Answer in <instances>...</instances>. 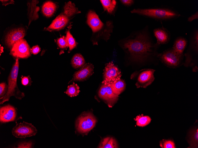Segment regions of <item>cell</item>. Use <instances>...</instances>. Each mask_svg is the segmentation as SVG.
Wrapping results in <instances>:
<instances>
[{
  "label": "cell",
  "mask_w": 198,
  "mask_h": 148,
  "mask_svg": "<svg viewBox=\"0 0 198 148\" xmlns=\"http://www.w3.org/2000/svg\"><path fill=\"white\" fill-rule=\"evenodd\" d=\"M29 78L27 77H23L22 78L21 82L22 84L24 86L30 85V82Z\"/></svg>",
  "instance_id": "obj_35"
},
{
  "label": "cell",
  "mask_w": 198,
  "mask_h": 148,
  "mask_svg": "<svg viewBox=\"0 0 198 148\" xmlns=\"http://www.w3.org/2000/svg\"><path fill=\"white\" fill-rule=\"evenodd\" d=\"M103 80L102 83L111 84L120 78L122 74L118 68L112 62L105 64L103 69Z\"/></svg>",
  "instance_id": "obj_10"
},
{
  "label": "cell",
  "mask_w": 198,
  "mask_h": 148,
  "mask_svg": "<svg viewBox=\"0 0 198 148\" xmlns=\"http://www.w3.org/2000/svg\"><path fill=\"white\" fill-rule=\"evenodd\" d=\"M160 146L162 148H175V144L171 140L163 139L160 142Z\"/></svg>",
  "instance_id": "obj_30"
},
{
  "label": "cell",
  "mask_w": 198,
  "mask_h": 148,
  "mask_svg": "<svg viewBox=\"0 0 198 148\" xmlns=\"http://www.w3.org/2000/svg\"><path fill=\"white\" fill-rule=\"evenodd\" d=\"M97 120L91 112L84 113L77 119L76 127L79 133L87 135L95 126Z\"/></svg>",
  "instance_id": "obj_7"
},
{
  "label": "cell",
  "mask_w": 198,
  "mask_h": 148,
  "mask_svg": "<svg viewBox=\"0 0 198 148\" xmlns=\"http://www.w3.org/2000/svg\"><path fill=\"white\" fill-rule=\"evenodd\" d=\"M157 58L166 66L171 68L178 67L183 63V57L178 55L172 48L158 53Z\"/></svg>",
  "instance_id": "obj_8"
},
{
  "label": "cell",
  "mask_w": 198,
  "mask_h": 148,
  "mask_svg": "<svg viewBox=\"0 0 198 148\" xmlns=\"http://www.w3.org/2000/svg\"><path fill=\"white\" fill-rule=\"evenodd\" d=\"M10 54L16 58H27L31 55L30 48L26 40L22 38L13 45Z\"/></svg>",
  "instance_id": "obj_11"
},
{
  "label": "cell",
  "mask_w": 198,
  "mask_h": 148,
  "mask_svg": "<svg viewBox=\"0 0 198 148\" xmlns=\"http://www.w3.org/2000/svg\"><path fill=\"white\" fill-rule=\"evenodd\" d=\"M0 1L2 3V5L5 6H6L7 5L9 4H14V1L12 0H1Z\"/></svg>",
  "instance_id": "obj_38"
},
{
  "label": "cell",
  "mask_w": 198,
  "mask_h": 148,
  "mask_svg": "<svg viewBox=\"0 0 198 148\" xmlns=\"http://www.w3.org/2000/svg\"><path fill=\"white\" fill-rule=\"evenodd\" d=\"M37 130L31 123L23 121L17 123L13 128L12 133L17 138H25L35 135Z\"/></svg>",
  "instance_id": "obj_9"
},
{
  "label": "cell",
  "mask_w": 198,
  "mask_h": 148,
  "mask_svg": "<svg viewBox=\"0 0 198 148\" xmlns=\"http://www.w3.org/2000/svg\"><path fill=\"white\" fill-rule=\"evenodd\" d=\"M189 146L188 148H198V129L197 127L190 130L187 139Z\"/></svg>",
  "instance_id": "obj_22"
},
{
  "label": "cell",
  "mask_w": 198,
  "mask_h": 148,
  "mask_svg": "<svg viewBox=\"0 0 198 148\" xmlns=\"http://www.w3.org/2000/svg\"><path fill=\"white\" fill-rule=\"evenodd\" d=\"M198 53V29H195L190 35L189 44L185 54V60L183 64L185 66L194 65Z\"/></svg>",
  "instance_id": "obj_5"
},
{
  "label": "cell",
  "mask_w": 198,
  "mask_h": 148,
  "mask_svg": "<svg viewBox=\"0 0 198 148\" xmlns=\"http://www.w3.org/2000/svg\"><path fill=\"white\" fill-rule=\"evenodd\" d=\"M153 33L157 39L156 43L159 45L165 44L169 42L171 38L170 31L166 28L160 27L153 30Z\"/></svg>",
  "instance_id": "obj_17"
},
{
  "label": "cell",
  "mask_w": 198,
  "mask_h": 148,
  "mask_svg": "<svg viewBox=\"0 0 198 148\" xmlns=\"http://www.w3.org/2000/svg\"><path fill=\"white\" fill-rule=\"evenodd\" d=\"M100 1L105 11L110 14L113 13L116 5V2L115 0H102Z\"/></svg>",
  "instance_id": "obj_26"
},
{
  "label": "cell",
  "mask_w": 198,
  "mask_h": 148,
  "mask_svg": "<svg viewBox=\"0 0 198 148\" xmlns=\"http://www.w3.org/2000/svg\"><path fill=\"white\" fill-rule=\"evenodd\" d=\"M79 11L75 7L70 6H65L63 12L60 14L45 30L52 32L62 29L68 24L71 19Z\"/></svg>",
  "instance_id": "obj_4"
},
{
  "label": "cell",
  "mask_w": 198,
  "mask_h": 148,
  "mask_svg": "<svg viewBox=\"0 0 198 148\" xmlns=\"http://www.w3.org/2000/svg\"><path fill=\"white\" fill-rule=\"evenodd\" d=\"M120 1L124 5L128 6L132 5L134 3V1L132 0H121Z\"/></svg>",
  "instance_id": "obj_37"
},
{
  "label": "cell",
  "mask_w": 198,
  "mask_h": 148,
  "mask_svg": "<svg viewBox=\"0 0 198 148\" xmlns=\"http://www.w3.org/2000/svg\"><path fill=\"white\" fill-rule=\"evenodd\" d=\"M134 120L136 121V125L140 127H144L148 124L151 122V119L149 116H143V114L136 116Z\"/></svg>",
  "instance_id": "obj_27"
},
{
  "label": "cell",
  "mask_w": 198,
  "mask_h": 148,
  "mask_svg": "<svg viewBox=\"0 0 198 148\" xmlns=\"http://www.w3.org/2000/svg\"><path fill=\"white\" fill-rule=\"evenodd\" d=\"M85 64V60L82 55L80 53L75 54L71 61L72 66L75 69L82 67Z\"/></svg>",
  "instance_id": "obj_25"
},
{
  "label": "cell",
  "mask_w": 198,
  "mask_h": 148,
  "mask_svg": "<svg viewBox=\"0 0 198 148\" xmlns=\"http://www.w3.org/2000/svg\"><path fill=\"white\" fill-rule=\"evenodd\" d=\"M15 108L10 105H5L0 108V121L1 123L14 121L16 117Z\"/></svg>",
  "instance_id": "obj_16"
},
{
  "label": "cell",
  "mask_w": 198,
  "mask_h": 148,
  "mask_svg": "<svg viewBox=\"0 0 198 148\" xmlns=\"http://www.w3.org/2000/svg\"><path fill=\"white\" fill-rule=\"evenodd\" d=\"M154 69H146L136 71L130 76L131 79L135 80V85L137 88H146L154 81L155 78Z\"/></svg>",
  "instance_id": "obj_6"
},
{
  "label": "cell",
  "mask_w": 198,
  "mask_h": 148,
  "mask_svg": "<svg viewBox=\"0 0 198 148\" xmlns=\"http://www.w3.org/2000/svg\"><path fill=\"white\" fill-rule=\"evenodd\" d=\"M57 8L56 4L51 1L45 2L43 4L41 11L45 17H49L52 16Z\"/></svg>",
  "instance_id": "obj_21"
},
{
  "label": "cell",
  "mask_w": 198,
  "mask_h": 148,
  "mask_svg": "<svg viewBox=\"0 0 198 148\" xmlns=\"http://www.w3.org/2000/svg\"><path fill=\"white\" fill-rule=\"evenodd\" d=\"M8 86L5 83L0 84V97L2 98L6 94L8 89Z\"/></svg>",
  "instance_id": "obj_33"
},
{
  "label": "cell",
  "mask_w": 198,
  "mask_h": 148,
  "mask_svg": "<svg viewBox=\"0 0 198 148\" xmlns=\"http://www.w3.org/2000/svg\"><path fill=\"white\" fill-rule=\"evenodd\" d=\"M19 66L18 58H16L8 78L7 91L4 97L0 98L1 100L0 104L8 101L11 96H13L16 98L21 100L25 96L24 93L21 92L19 90L17 84Z\"/></svg>",
  "instance_id": "obj_3"
},
{
  "label": "cell",
  "mask_w": 198,
  "mask_h": 148,
  "mask_svg": "<svg viewBox=\"0 0 198 148\" xmlns=\"http://www.w3.org/2000/svg\"><path fill=\"white\" fill-rule=\"evenodd\" d=\"M110 84L113 92L117 95L124 90L126 85L124 81L120 78Z\"/></svg>",
  "instance_id": "obj_24"
},
{
  "label": "cell",
  "mask_w": 198,
  "mask_h": 148,
  "mask_svg": "<svg viewBox=\"0 0 198 148\" xmlns=\"http://www.w3.org/2000/svg\"><path fill=\"white\" fill-rule=\"evenodd\" d=\"M94 67L90 63L85 64L78 71L75 72L69 82L74 81H83L88 79L94 73Z\"/></svg>",
  "instance_id": "obj_15"
},
{
  "label": "cell",
  "mask_w": 198,
  "mask_h": 148,
  "mask_svg": "<svg viewBox=\"0 0 198 148\" xmlns=\"http://www.w3.org/2000/svg\"><path fill=\"white\" fill-rule=\"evenodd\" d=\"M98 148H118V145L115 139L112 137L108 136L101 140Z\"/></svg>",
  "instance_id": "obj_23"
},
{
  "label": "cell",
  "mask_w": 198,
  "mask_h": 148,
  "mask_svg": "<svg viewBox=\"0 0 198 148\" xmlns=\"http://www.w3.org/2000/svg\"><path fill=\"white\" fill-rule=\"evenodd\" d=\"M25 29L21 27L10 30L5 37V42L7 46L11 48L14 44L19 40L23 38L25 35Z\"/></svg>",
  "instance_id": "obj_14"
},
{
  "label": "cell",
  "mask_w": 198,
  "mask_h": 148,
  "mask_svg": "<svg viewBox=\"0 0 198 148\" xmlns=\"http://www.w3.org/2000/svg\"><path fill=\"white\" fill-rule=\"evenodd\" d=\"M187 43L186 38L182 36L178 37L175 39L172 48L178 55L183 57V52L186 47Z\"/></svg>",
  "instance_id": "obj_20"
},
{
  "label": "cell",
  "mask_w": 198,
  "mask_h": 148,
  "mask_svg": "<svg viewBox=\"0 0 198 148\" xmlns=\"http://www.w3.org/2000/svg\"><path fill=\"white\" fill-rule=\"evenodd\" d=\"M87 23L91 28L93 32L99 30L103 25L98 15L92 10H90L87 14Z\"/></svg>",
  "instance_id": "obj_18"
},
{
  "label": "cell",
  "mask_w": 198,
  "mask_h": 148,
  "mask_svg": "<svg viewBox=\"0 0 198 148\" xmlns=\"http://www.w3.org/2000/svg\"><path fill=\"white\" fill-rule=\"evenodd\" d=\"M56 42L59 47L61 49H66L68 47L66 37L64 36L58 38Z\"/></svg>",
  "instance_id": "obj_31"
},
{
  "label": "cell",
  "mask_w": 198,
  "mask_h": 148,
  "mask_svg": "<svg viewBox=\"0 0 198 148\" xmlns=\"http://www.w3.org/2000/svg\"><path fill=\"white\" fill-rule=\"evenodd\" d=\"M41 51V49L38 45L34 46L30 48L31 53L34 55H36L39 53Z\"/></svg>",
  "instance_id": "obj_34"
},
{
  "label": "cell",
  "mask_w": 198,
  "mask_h": 148,
  "mask_svg": "<svg viewBox=\"0 0 198 148\" xmlns=\"http://www.w3.org/2000/svg\"><path fill=\"white\" fill-rule=\"evenodd\" d=\"M66 37L68 43V46L69 48L68 52L69 53L72 50L76 47L77 43L74 39L70 33L69 30H68L66 32Z\"/></svg>",
  "instance_id": "obj_29"
},
{
  "label": "cell",
  "mask_w": 198,
  "mask_h": 148,
  "mask_svg": "<svg viewBox=\"0 0 198 148\" xmlns=\"http://www.w3.org/2000/svg\"><path fill=\"white\" fill-rule=\"evenodd\" d=\"M119 44L130 64L142 65L158 59L157 49L159 45L154 42L147 26L132 32L119 41Z\"/></svg>",
  "instance_id": "obj_1"
},
{
  "label": "cell",
  "mask_w": 198,
  "mask_h": 148,
  "mask_svg": "<svg viewBox=\"0 0 198 148\" xmlns=\"http://www.w3.org/2000/svg\"><path fill=\"white\" fill-rule=\"evenodd\" d=\"M98 95L109 107L114 106L119 98V95L115 94L113 92L110 84H105L102 83L98 92Z\"/></svg>",
  "instance_id": "obj_12"
},
{
  "label": "cell",
  "mask_w": 198,
  "mask_h": 148,
  "mask_svg": "<svg viewBox=\"0 0 198 148\" xmlns=\"http://www.w3.org/2000/svg\"><path fill=\"white\" fill-rule=\"evenodd\" d=\"M33 143L32 141L23 142L18 144L17 147L15 148H30L33 147Z\"/></svg>",
  "instance_id": "obj_32"
},
{
  "label": "cell",
  "mask_w": 198,
  "mask_h": 148,
  "mask_svg": "<svg viewBox=\"0 0 198 148\" xmlns=\"http://www.w3.org/2000/svg\"><path fill=\"white\" fill-rule=\"evenodd\" d=\"M79 87L76 84H73L68 86L65 93L68 96L73 97L78 95L80 92Z\"/></svg>",
  "instance_id": "obj_28"
},
{
  "label": "cell",
  "mask_w": 198,
  "mask_h": 148,
  "mask_svg": "<svg viewBox=\"0 0 198 148\" xmlns=\"http://www.w3.org/2000/svg\"><path fill=\"white\" fill-rule=\"evenodd\" d=\"M198 18V12L197 11L194 14L191 15L187 19V20L189 22H191L194 19H197Z\"/></svg>",
  "instance_id": "obj_36"
},
{
  "label": "cell",
  "mask_w": 198,
  "mask_h": 148,
  "mask_svg": "<svg viewBox=\"0 0 198 148\" xmlns=\"http://www.w3.org/2000/svg\"><path fill=\"white\" fill-rule=\"evenodd\" d=\"M113 27V22L111 21H108L103 24L100 30L93 32L91 40L93 45H98V41L101 39L107 41L111 36Z\"/></svg>",
  "instance_id": "obj_13"
},
{
  "label": "cell",
  "mask_w": 198,
  "mask_h": 148,
  "mask_svg": "<svg viewBox=\"0 0 198 148\" xmlns=\"http://www.w3.org/2000/svg\"><path fill=\"white\" fill-rule=\"evenodd\" d=\"M39 2L38 0H30L27 2V15L29 19L28 26L32 21L35 20L39 18L38 12L40 8L36 6Z\"/></svg>",
  "instance_id": "obj_19"
},
{
  "label": "cell",
  "mask_w": 198,
  "mask_h": 148,
  "mask_svg": "<svg viewBox=\"0 0 198 148\" xmlns=\"http://www.w3.org/2000/svg\"><path fill=\"white\" fill-rule=\"evenodd\" d=\"M132 13L136 14L162 22L176 19L181 16L180 13L174 8L167 6H162L146 9H134Z\"/></svg>",
  "instance_id": "obj_2"
}]
</instances>
